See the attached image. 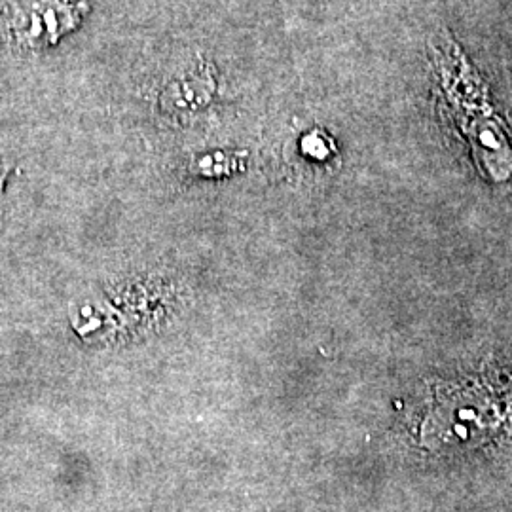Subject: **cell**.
I'll use <instances>...</instances> for the list:
<instances>
[{"label":"cell","mask_w":512,"mask_h":512,"mask_svg":"<svg viewBox=\"0 0 512 512\" xmlns=\"http://www.w3.org/2000/svg\"><path fill=\"white\" fill-rule=\"evenodd\" d=\"M217 92L219 78L215 69L207 61L198 59L165 80L156 103L164 114L184 116L207 109L217 97Z\"/></svg>","instance_id":"obj_2"},{"label":"cell","mask_w":512,"mask_h":512,"mask_svg":"<svg viewBox=\"0 0 512 512\" xmlns=\"http://www.w3.org/2000/svg\"><path fill=\"white\" fill-rule=\"evenodd\" d=\"M92 0H14L4 14V29L25 48L50 46L82 23Z\"/></svg>","instance_id":"obj_1"}]
</instances>
